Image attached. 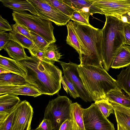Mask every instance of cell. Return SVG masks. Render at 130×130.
Wrapping results in <instances>:
<instances>
[{"label": "cell", "mask_w": 130, "mask_h": 130, "mask_svg": "<svg viewBox=\"0 0 130 130\" xmlns=\"http://www.w3.org/2000/svg\"><path fill=\"white\" fill-rule=\"evenodd\" d=\"M73 22L69 21L66 25L68 35L66 39L67 43L73 47L79 54V58L85 54V50L80 43L73 24Z\"/></svg>", "instance_id": "e0dca14e"}, {"label": "cell", "mask_w": 130, "mask_h": 130, "mask_svg": "<svg viewBox=\"0 0 130 130\" xmlns=\"http://www.w3.org/2000/svg\"><path fill=\"white\" fill-rule=\"evenodd\" d=\"M44 55L50 62L53 64L56 61L59 62L62 56L55 43L49 44L44 51Z\"/></svg>", "instance_id": "d4e9b609"}, {"label": "cell", "mask_w": 130, "mask_h": 130, "mask_svg": "<svg viewBox=\"0 0 130 130\" xmlns=\"http://www.w3.org/2000/svg\"><path fill=\"white\" fill-rule=\"evenodd\" d=\"M83 108L77 102L72 103L71 110V120L74 130H85L83 118Z\"/></svg>", "instance_id": "ffe728a7"}, {"label": "cell", "mask_w": 130, "mask_h": 130, "mask_svg": "<svg viewBox=\"0 0 130 130\" xmlns=\"http://www.w3.org/2000/svg\"><path fill=\"white\" fill-rule=\"evenodd\" d=\"M61 83L65 90L71 96L75 99L79 97L75 85L68 77L64 75L62 76Z\"/></svg>", "instance_id": "83f0119b"}, {"label": "cell", "mask_w": 130, "mask_h": 130, "mask_svg": "<svg viewBox=\"0 0 130 130\" xmlns=\"http://www.w3.org/2000/svg\"><path fill=\"white\" fill-rule=\"evenodd\" d=\"M73 24L85 53L79 59L80 64L103 68L102 48V29L73 22Z\"/></svg>", "instance_id": "3957f363"}, {"label": "cell", "mask_w": 130, "mask_h": 130, "mask_svg": "<svg viewBox=\"0 0 130 130\" xmlns=\"http://www.w3.org/2000/svg\"><path fill=\"white\" fill-rule=\"evenodd\" d=\"M10 40H13L20 45L24 48L30 50L33 47V42L24 35L12 31H9Z\"/></svg>", "instance_id": "484cf974"}, {"label": "cell", "mask_w": 130, "mask_h": 130, "mask_svg": "<svg viewBox=\"0 0 130 130\" xmlns=\"http://www.w3.org/2000/svg\"><path fill=\"white\" fill-rule=\"evenodd\" d=\"M33 113L28 102L21 101L13 111L11 130H31Z\"/></svg>", "instance_id": "30bf717a"}, {"label": "cell", "mask_w": 130, "mask_h": 130, "mask_svg": "<svg viewBox=\"0 0 130 130\" xmlns=\"http://www.w3.org/2000/svg\"><path fill=\"white\" fill-rule=\"evenodd\" d=\"M13 113V111L0 123V130H11Z\"/></svg>", "instance_id": "d6a6232c"}, {"label": "cell", "mask_w": 130, "mask_h": 130, "mask_svg": "<svg viewBox=\"0 0 130 130\" xmlns=\"http://www.w3.org/2000/svg\"><path fill=\"white\" fill-rule=\"evenodd\" d=\"M98 108L106 117H108L114 112L113 107L108 100L103 99L95 102Z\"/></svg>", "instance_id": "f1b7e54d"}, {"label": "cell", "mask_w": 130, "mask_h": 130, "mask_svg": "<svg viewBox=\"0 0 130 130\" xmlns=\"http://www.w3.org/2000/svg\"><path fill=\"white\" fill-rule=\"evenodd\" d=\"M0 68L5 70L7 73L15 74L24 78L27 76L25 68L19 62L1 55H0Z\"/></svg>", "instance_id": "5bb4252c"}, {"label": "cell", "mask_w": 130, "mask_h": 130, "mask_svg": "<svg viewBox=\"0 0 130 130\" xmlns=\"http://www.w3.org/2000/svg\"><path fill=\"white\" fill-rule=\"evenodd\" d=\"M13 31L20 34L32 41L34 37L30 31L25 27L17 23L12 25Z\"/></svg>", "instance_id": "1f68e13d"}, {"label": "cell", "mask_w": 130, "mask_h": 130, "mask_svg": "<svg viewBox=\"0 0 130 130\" xmlns=\"http://www.w3.org/2000/svg\"><path fill=\"white\" fill-rule=\"evenodd\" d=\"M5 7L14 11H28L32 14L37 15V13L34 7L28 0H0Z\"/></svg>", "instance_id": "ac0fdd59"}, {"label": "cell", "mask_w": 130, "mask_h": 130, "mask_svg": "<svg viewBox=\"0 0 130 130\" xmlns=\"http://www.w3.org/2000/svg\"><path fill=\"white\" fill-rule=\"evenodd\" d=\"M127 46L128 48L129 49V50L130 51V46H127Z\"/></svg>", "instance_id": "60d3db41"}, {"label": "cell", "mask_w": 130, "mask_h": 130, "mask_svg": "<svg viewBox=\"0 0 130 130\" xmlns=\"http://www.w3.org/2000/svg\"><path fill=\"white\" fill-rule=\"evenodd\" d=\"M121 19L124 23H130V11L123 15Z\"/></svg>", "instance_id": "f35d334b"}, {"label": "cell", "mask_w": 130, "mask_h": 130, "mask_svg": "<svg viewBox=\"0 0 130 130\" xmlns=\"http://www.w3.org/2000/svg\"><path fill=\"white\" fill-rule=\"evenodd\" d=\"M68 5L76 10L79 11L84 7H88L95 13L104 14L103 12L99 9L93 5L88 0H63Z\"/></svg>", "instance_id": "cb8c5ba5"}, {"label": "cell", "mask_w": 130, "mask_h": 130, "mask_svg": "<svg viewBox=\"0 0 130 130\" xmlns=\"http://www.w3.org/2000/svg\"><path fill=\"white\" fill-rule=\"evenodd\" d=\"M59 130H74L71 120H66L61 125Z\"/></svg>", "instance_id": "74e56055"}, {"label": "cell", "mask_w": 130, "mask_h": 130, "mask_svg": "<svg viewBox=\"0 0 130 130\" xmlns=\"http://www.w3.org/2000/svg\"><path fill=\"white\" fill-rule=\"evenodd\" d=\"M130 65V51L125 44L118 50L112 61L110 68L119 69Z\"/></svg>", "instance_id": "2e32d148"}, {"label": "cell", "mask_w": 130, "mask_h": 130, "mask_svg": "<svg viewBox=\"0 0 130 130\" xmlns=\"http://www.w3.org/2000/svg\"><path fill=\"white\" fill-rule=\"evenodd\" d=\"M65 14L70 17L75 10L66 3L63 0H47Z\"/></svg>", "instance_id": "f546056e"}, {"label": "cell", "mask_w": 130, "mask_h": 130, "mask_svg": "<svg viewBox=\"0 0 130 130\" xmlns=\"http://www.w3.org/2000/svg\"><path fill=\"white\" fill-rule=\"evenodd\" d=\"M34 130H53V129L51 121L44 118L38 127Z\"/></svg>", "instance_id": "836d02e7"}, {"label": "cell", "mask_w": 130, "mask_h": 130, "mask_svg": "<svg viewBox=\"0 0 130 130\" xmlns=\"http://www.w3.org/2000/svg\"><path fill=\"white\" fill-rule=\"evenodd\" d=\"M124 23L123 31L125 39V44L130 46V23Z\"/></svg>", "instance_id": "8d00e7d4"}, {"label": "cell", "mask_w": 130, "mask_h": 130, "mask_svg": "<svg viewBox=\"0 0 130 130\" xmlns=\"http://www.w3.org/2000/svg\"><path fill=\"white\" fill-rule=\"evenodd\" d=\"M10 40L9 34L5 31L0 32V51L3 49L4 46Z\"/></svg>", "instance_id": "e575fe53"}, {"label": "cell", "mask_w": 130, "mask_h": 130, "mask_svg": "<svg viewBox=\"0 0 130 130\" xmlns=\"http://www.w3.org/2000/svg\"><path fill=\"white\" fill-rule=\"evenodd\" d=\"M114 110L117 123L126 130H130V108L109 102Z\"/></svg>", "instance_id": "9a60e30c"}, {"label": "cell", "mask_w": 130, "mask_h": 130, "mask_svg": "<svg viewBox=\"0 0 130 130\" xmlns=\"http://www.w3.org/2000/svg\"><path fill=\"white\" fill-rule=\"evenodd\" d=\"M13 31L12 27L9 24L7 20L3 19L1 15L0 16V32Z\"/></svg>", "instance_id": "d590c367"}, {"label": "cell", "mask_w": 130, "mask_h": 130, "mask_svg": "<svg viewBox=\"0 0 130 130\" xmlns=\"http://www.w3.org/2000/svg\"><path fill=\"white\" fill-rule=\"evenodd\" d=\"M3 49L7 52L10 57L16 60L28 57L24 48L17 42L12 40H10L4 46Z\"/></svg>", "instance_id": "d6986e66"}, {"label": "cell", "mask_w": 130, "mask_h": 130, "mask_svg": "<svg viewBox=\"0 0 130 130\" xmlns=\"http://www.w3.org/2000/svg\"><path fill=\"white\" fill-rule=\"evenodd\" d=\"M29 84L23 77L11 72L0 74V85Z\"/></svg>", "instance_id": "44dd1931"}, {"label": "cell", "mask_w": 130, "mask_h": 130, "mask_svg": "<svg viewBox=\"0 0 130 130\" xmlns=\"http://www.w3.org/2000/svg\"><path fill=\"white\" fill-rule=\"evenodd\" d=\"M72 103L67 96L59 95L49 101L45 109L44 118L51 121L53 130H59L64 121L71 120Z\"/></svg>", "instance_id": "8992f818"}, {"label": "cell", "mask_w": 130, "mask_h": 130, "mask_svg": "<svg viewBox=\"0 0 130 130\" xmlns=\"http://www.w3.org/2000/svg\"><path fill=\"white\" fill-rule=\"evenodd\" d=\"M77 70L83 85L95 102L106 99L112 91H122L114 79L103 68L79 64Z\"/></svg>", "instance_id": "7a4b0ae2"}, {"label": "cell", "mask_w": 130, "mask_h": 130, "mask_svg": "<svg viewBox=\"0 0 130 130\" xmlns=\"http://www.w3.org/2000/svg\"><path fill=\"white\" fill-rule=\"evenodd\" d=\"M34 37L32 41L34 44L33 47L29 51L31 54H33L38 51H43L49 44L42 37L35 32L30 31Z\"/></svg>", "instance_id": "4316f807"}, {"label": "cell", "mask_w": 130, "mask_h": 130, "mask_svg": "<svg viewBox=\"0 0 130 130\" xmlns=\"http://www.w3.org/2000/svg\"><path fill=\"white\" fill-rule=\"evenodd\" d=\"M17 96L8 94L0 96V123L3 122L21 102Z\"/></svg>", "instance_id": "4fadbf2b"}, {"label": "cell", "mask_w": 130, "mask_h": 130, "mask_svg": "<svg viewBox=\"0 0 130 130\" xmlns=\"http://www.w3.org/2000/svg\"><path fill=\"white\" fill-rule=\"evenodd\" d=\"M12 95L31 96L36 97L42 94L29 84L24 85H0V95Z\"/></svg>", "instance_id": "7c38bea8"}, {"label": "cell", "mask_w": 130, "mask_h": 130, "mask_svg": "<svg viewBox=\"0 0 130 130\" xmlns=\"http://www.w3.org/2000/svg\"><path fill=\"white\" fill-rule=\"evenodd\" d=\"M106 21L102 28V48L104 68L108 71L119 49L125 44L124 23L120 19L105 16Z\"/></svg>", "instance_id": "277c9868"}, {"label": "cell", "mask_w": 130, "mask_h": 130, "mask_svg": "<svg viewBox=\"0 0 130 130\" xmlns=\"http://www.w3.org/2000/svg\"><path fill=\"white\" fill-rule=\"evenodd\" d=\"M25 68L24 78L42 94L53 95L61 88V70L54 64L40 60L34 55L19 60Z\"/></svg>", "instance_id": "6da1fadb"}, {"label": "cell", "mask_w": 130, "mask_h": 130, "mask_svg": "<svg viewBox=\"0 0 130 130\" xmlns=\"http://www.w3.org/2000/svg\"><path fill=\"white\" fill-rule=\"evenodd\" d=\"M83 110L85 130H115L113 124L103 115L95 103Z\"/></svg>", "instance_id": "52a82bcc"}, {"label": "cell", "mask_w": 130, "mask_h": 130, "mask_svg": "<svg viewBox=\"0 0 130 130\" xmlns=\"http://www.w3.org/2000/svg\"><path fill=\"white\" fill-rule=\"evenodd\" d=\"M117 77L116 80L119 88L130 96V65L123 69Z\"/></svg>", "instance_id": "603a6c76"}, {"label": "cell", "mask_w": 130, "mask_h": 130, "mask_svg": "<svg viewBox=\"0 0 130 130\" xmlns=\"http://www.w3.org/2000/svg\"><path fill=\"white\" fill-rule=\"evenodd\" d=\"M63 69L64 75L68 77L75 85L79 97L85 102L93 101L85 88L80 78L78 71V64L71 62L69 63L59 62Z\"/></svg>", "instance_id": "8fae6325"}, {"label": "cell", "mask_w": 130, "mask_h": 130, "mask_svg": "<svg viewBox=\"0 0 130 130\" xmlns=\"http://www.w3.org/2000/svg\"><path fill=\"white\" fill-rule=\"evenodd\" d=\"M31 130H34L33 129H31Z\"/></svg>", "instance_id": "b9f144b4"}, {"label": "cell", "mask_w": 130, "mask_h": 130, "mask_svg": "<svg viewBox=\"0 0 130 130\" xmlns=\"http://www.w3.org/2000/svg\"><path fill=\"white\" fill-rule=\"evenodd\" d=\"M89 17L83 12L75 10L73 12L70 18L74 22L91 26L89 23Z\"/></svg>", "instance_id": "4dcf8cb0"}, {"label": "cell", "mask_w": 130, "mask_h": 130, "mask_svg": "<svg viewBox=\"0 0 130 130\" xmlns=\"http://www.w3.org/2000/svg\"><path fill=\"white\" fill-rule=\"evenodd\" d=\"M37 15L46 18L58 26L67 25L71 20L47 0H28Z\"/></svg>", "instance_id": "ba28073f"}, {"label": "cell", "mask_w": 130, "mask_h": 130, "mask_svg": "<svg viewBox=\"0 0 130 130\" xmlns=\"http://www.w3.org/2000/svg\"><path fill=\"white\" fill-rule=\"evenodd\" d=\"M100 10L105 16L121 19L122 16L130 11V0H88Z\"/></svg>", "instance_id": "9c48e42d"}, {"label": "cell", "mask_w": 130, "mask_h": 130, "mask_svg": "<svg viewBox=\"0 0 130 130\" xmlns=\"http://www.w3.org/2000/svg\"><path fill=\"white\" fill-rule=\"evenodd\" d=\"M105 98L109 102L130 108V96L125 95L122 91H112L107 94Z\"/></svg>", "instance_id": "7402d4cb"}, {"label": "cell", "mask_w": 130, "mask_h": 130, "mask_svg": "<svg viewBox=\"0 0 130 130\" xmlns=\"http://www.w3.org/2000/svg\"><path fill=\"white\" fill-rule=\"evenodd\" d=\"M12 16L16 23L37 34L48 43L56 42L53 33L54 27L50 20L24 11H13Z\"/></svg>", "instance_id": "5b68a950"}, {"label": "cell", "mask_w": 130, "mask_h": 130, "mask_svg": "<svg viewBox=\"0 0 130 130\" xmlns=\"http://www.w3.org/2000/svg\"><path fill=\"white\" fill-rule=\"evenodd\" d=\"M117 123L118 130H126L123 126L118 123Z\"/></svg>", "instance_id": "ab89813d"}]
</instances>
